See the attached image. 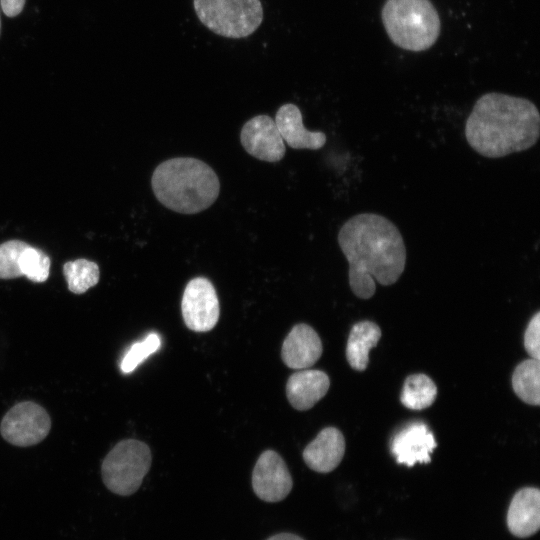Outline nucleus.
I'll return each instance as SVG.
<instances>
[{
  "label": "nucleus",
  "instance_id": "2eb2a0df",
  "mask_svg": "<svg viewBox=\"0 0 540 540\" xmlns=\"http://www.w3.org/2000/svg\"><path fill=\"white\" fill-rule=\"evenodd\" d=\"M329 387L330 380L325 372L302 369L289 377L286 384V396L293 408L305 411L323 398Z\"/></svg>",
  "mask_w": 540,
  "mask_h": 540
},
{
  "label": "nucleus",
  "instance_id": "f8f14e48",
  "mask_svg": "<svg viewBox=\"0 0 540 540\" xmlns=\"http://www.w3.org/2000/svg\"><path fill=\"white\" fill-rule=\"evenodd\" d=\"M322 352V342L316 331L301 323L295 325L286 336L281 357L287 367L302 370L313 366Z\"/></svg>",
  "mask_w": 540,
  "mask_h": 540
},
{
  "label": "nucleus",
  "instance_id": "5701e85b",
  "mask_svg": "<svg viewBox=\"0 0 540 540\" xmlns=\"http://www.w3.org/2000/svg\"><path fill=\"white\" fill-rule=\"evenodd\" d=\"M160 345L161 340L156 333H151L143 341L133 344L122 359V372H132L148 356L156 352Z\"/></svg>",
  "mask_w": 540,
  "mask_h": 540
},
{
  "label": "nucleus",
  "instance_id": "aec40b11",
  "mask_svg": "<svg viewBox=\"0 0 540 540\" xmlns=\"http://www.w3.org/2000/svg\"><path fill=\"white\" fill-rule=\"evenodd\" d=\"M68 289L75 294H83L99 281L100 271L95 262L87 259L68 261L63 266Z\"/></svg>",
  "mask_w": 540,
  "mask_h": 540
},
{
  "label": "nucleus",
  "instance_id": "7ed1b4c3",
  "mask_svg": "<svg viewBox=\"0 0 540 540\" xmlns=\"http://www.w3.org/2000/svg\"><path fill=\"white\" fill-rule=\"evenodd\" d=\"M152 190L166 208L181 214H196L210 207L220 192L216 172L192 157L163 161L154 170Z\"/></svg>",
  "mask_w": 540,
  "mask_h": 540
},
{
  "label": "nucleus",
  "instance_id": "1a4fd4ad",
  "mask_svg": "<svg viewBox=\"0 0 540 540\" xmlns=\"http://www.w3.org/2000/svg\"><path fill=\"white\" fill-rule=\"evenodd\" d=\"M292 486L291 474L281 456L273 450L264 451L252 473V488L256 496L266 502H279L286 498Z\"/></svg>",
  "mask_w": 540,
  "mask_h": 540
},
{
  "label": "nucleus",
  "instance_id": "dca6fc26",
  "mask_svg": "<svg viewBox=\"0 0 540 540\" xmlns=\"http://www.w3.org/2000/svg\"><path fill=\"white\" fill-rule=\"evenodd\" d=\"M507 525L513 535L522 538L538 531L540 492L537 488L526 487L514 495L507 513Z\"/></svg>",
  "mask_w": 540,
  "mask_h": 540
},
{
  "label": "nucleus",
  "instance_id": "9b49d317",
  "mask_svg": "<svg viewBox=\"0 0 540 540\" xmlns=\"http://www.w3.org/2000/svg\"><path fill=\"white\" fill-rule=\"evenodd\" d=\"M436 446L428 426L423 422H413L395 434L391 441V452L398 464L412 467L416 463H429Z\"/></svg>",
  "mask_w": 540,
  "mask_h": 540
},
{
  "label": "nucleus",
  "instance_id": "f3484780",
  "mask_svg": "<svg viewBox=\"0 0 540 540\" xmlns=\"http://www.w3.org/2000/svg\"><path fill=\"white\" fill-rule=\"evenodd\" d=\"M381 338V330L371 321L356 323L349 334L346 358L349 365L357 371H364L369 362V352Z\"/></svg>",
  "mask_w": 540,
  "mask_h": 540
},
{
  "label": "nucleus",
  "instance_id": "0eeeda50",
  "mask_svg": "<svg viewBox=\"0 0 540 540\" xmlns=\"http://www.w3.org/2000/svg\"><path fill=\"white\" fill-rule=\"evenodd\" d=\"M51 429L47 411L37 403L23 401L14 405L0 425L2 437L12 445L28 447L46 438Z\"/></svg>",
  "mask_w": 540,
  "mask_h": 540
},
{
  "label": "nucleus",
  "instance_id": "f03ea898",
  "mask_svg": "<svg viewBox=\"0 0 540 540\" xmlns=\"http://www.w3.org/2000/svg\"><path fill=\"white\" fill-rule=\"evenodd\" d=\"M540 135L536 105L522 97L490 92L474 104L465 123L469 146L486 158H502L533 147Z\"/></svg>",
  "mask_w": 540,
  "mask_h": 540
},
{
  "label": "nucleus",
  "instance_id": "f257e3e1",
  "mask_svg": "<svg viewBox=\"0 0 540 540\" xmlns=\"http://www.w3.org/2000/svg\"><path fill=\"white\" fill-rule=\"evenodd\" d=\"M338 244L349 264V285L360 299L371 298L376 283L398 281L406 265V247L398 227L383 215L360 213L338 232Z\"/></svg>",
  "mask_w": 540,
  "mask_h": 540
},
{
  "label": "nucleus",
  "instance_id": "a878e982",
  "mask_svg": "<svg viewBox=\"0 0 540 540\" xmlns=\"http://www.w3.org/2000/svg\"><path fill=\"white\" fill-rule=\"evenodd\" d=\"M267 540H304V539L292 533H280V534L273 535Z\"/></svg>",
  "mask_w": 540,
  "mask_h": 540
},
{
  "label": "nucleus",
  "instance_id": "393cba45",
  "mask_svg": "<svg viewBox=\"0 0 540 540\" xmlns=\"http://www.w3.org/2000/svg\"><path fill=\"white\" fill-rule=\"evenodd\" d=\"M25 1L26 0H0V5L6 16L15 17L22 12Z\"/></svg>",
  "mask_w": 540,
  "mask_h": 540
},
{
  "label": "nucleus",
  "instance_id": "6ab92c4d",
  "mask_svg": "<svg viewBox=\"0 0 540 540\" xmlns=\"http://www.w3.org/2000/svg\"><path fill=\"white\" fill-rule=\"evenodd\" d=\"M437 387L425 374H413L406 378L400 395L401 403L408 409L422 410L433 404Z\"/></svg>",
  "mask_w": 540,
  "mask_h": 540
},
{
  "label": "nucleus",
  "instance_id": "39448f33",
  "mask_svg": "<svg viewBox=\"0 0 540 540\" xmlns=\"http://www.w3.org/2000/svg\"><path fill=\"white\" fill-rule=\"evenodd\" d=\"M193 5L205 27L227 38L247 37L263 20L260 0H194Z\"/></svg>",
  "mask_w": 540,
  "mask_h": 540
},
{
  "label": "nucleus",
  "instance_id": "423d86ee",
  "mask_svg": "<svg viewBox=\"0 0 540 540\" xmlns=\"http://www.w3.org/2000/svg\"><path fill=\"white\" fill-rule=\"evenodd\" d=\"M152 462L148 445L136 439L118 442L105 456L101 476L108 490L120 496L135 493Z\"/></svg>",
  "mask_w": 540,
  "mask_h": 540
},
{
  "label": "nucleus",
  "instance_id": "412c9836",
  "mask_svg": "<svg viewBox=\"0 0 540 540\" xmlns=\"http://www.w3.org/2000/svg\"><path fill=\"white\" fill-rule=\"evenodd\" d=\"M50 258L42 250L28 245L20 257L22 276L36 283L45 282L49 276Z\"/></svg>",
  "mask_w": 540,
  "mask_h": 540
},
{
  "label": "nucleus",
  "instance_id": "bb28decb",
  "mask_svg": "<svg viewBox=\"0 0 540 540\" xmlns=\"http://www.w3.org/2000/svg\"><path fill=\"white\" fill-rule=\"evenodd\" d=\"M0 32H1V19H0Z\"/></svg>",
  "mask_w": 540,
  "mask_h": 540
},
{
  "label": "nucleus",
  "instance_id": "4be33fe9",
  "mask_svg": "<svg viewBox=\"0 0 540 540\" xmlns=\"http://www.w3.org/2000/svg\"><path fill=\"white\" fill-rule=\"evenodd\" d=\"M27 246V243L20 240H9L0 244V279L22 276L19 263Z\"/></svg>",
  "mask_w": 540,
  "mask_h": 540
},
{
  "label": "nucleus",
  "instance_id": "6e6552de",
  "mask_svg": "<svg viewBox=\"0 0 540 540\" xmlns=\"http://www.w3.org/2000/svg\"><path fill=\"white\" fill-rule=\"evenodd\" d=\"M182 316L186 326L195 332L212 330L218 322L220 306L213 284L204 277L191 279L183 292Z\"/></svg>",
  "mask_w": 540,
  "mask_h": 540
},
{
  "label": "nucleus",
  "instance_id": "20e7f679",
  "mask_svg": "<svg viewBox=\"0 0 540 540\" xmlns=\"http://www.w3.org/2000/svg\"><path fill=\"white\" fill-rule=\"evenodd\" d=\"M381 18L392 42L405 50H427L440 33V18L430 0H387Z\"/></svg>",
  "mask_w": 540,
  "mask_h": 540
},
{
  "label": "nucleus",
  "instance_id": "b1692460",
  "mask_svg": "<svg viewBox=\"0 0 540 540\" xmlns=\"http://www.w3.org/2000/svg\"><path fill=\"white\" fill-rule=\"evenodd\" d=\"M540 313L529 321L524 333V347L532 359H540Z\"/></svg>",
  "mask_w": 540,
  "mask_h": 540
},
{
  "label": "nucleus",
  "instance_id": "a211bd4d",
  "mask_svg": "<svg viewBox=\"0 0 540 540\" xmlns=\"http://www.w3.org/2000/svg\"><path fill=\"white\" fill-rule=\"evenodd\" d=\"M515 394L530 405L540 404V363L536 359L521 362L512 375Z\"/></svg>",
  "mask_w": 540,
  "mask_h": 540
},
{
  "label": "nucleus",
  "instance_id": "9d476101",
  "mask_svg": "<svg viewBox=\"0 0 540 540\" xmlns=\"http://www.w3.org/2000/svg\"><path fill=\"white\" fill-rule=\"evenodd\" d=\"M240 141L251 156L265 162H279L285 155V144L274 119L257 115L242 127Z\"/></svg>",
  "mask_w": 540,
  "mask_h": 540
},
{
  "label": "nucleus",
  "instance_id": "ddd939ff",
  "mask_svg": "<svg viewBox=\"0 0 540 540\" xmlns=\"http://www.w3.org/2000/svg\"><path fill=\"white\" fill-rule=\"evenodd\" d=\"M344 453L345 439L341 431L326 427L305 447L303 459L310 469L328 473L340 464Z\"/></svg>",
  "mask_w": 540,
  "mask_h": 540
},
{
  "label": "nucleus",
  "instance_id": "4468645a",
  "mask_svg": "<svg viewBox=\"0 0 540 540\" xmlns=\"http://www.w3.org/2000/svg\"><path fill=\"white\" fill-rule=\"evenodd\" d=\"M274 121L283 141L294 149L317 150L326 143L325 133L304 127L301 111L293 103L280 106Z\"/></svg>",
  "mask_w": 540,
  "mask_h": 540
}]
</instances>
